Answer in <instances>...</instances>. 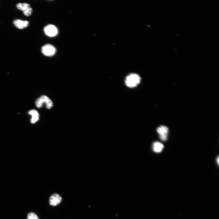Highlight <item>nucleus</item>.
<instances>
[{"label":"nucleus","instance_id":"nucleus-8","mask_svg":"<svg viewBox=\"0 0 219 219\" xmlns=\"http://www.w3.org/2000/svg\"><path fill=\"white\" fill-rule=\"evenodd\" d=\"M29 114L32 116L31 122L32 124L36 123L39 118V114L35 110H32L29 111Z\"/></svg>","mask_w":219,"mask_h":219},{"label":"nucleus","instance_id":"nucleus-4","mask_svg":"<svg viewBox=\"0 0 219 219\" xmlns=\"http://www.w3.org/2000/svg\"><path fill=\"white\" fill-rule=\"evenodd\" d=\"M45 34L50 37H53L58 34L57 28L54 25H49L46 26L44 28Z\"/></svg>","mask_w":219,"mask_h":219},{"label":"nucleus","instance_id":"nucleus-10","mask_svg":"<svg viewBox=\"0 0 219 219\" xmlns=\"http://www.w3.org/2000/svg\"><path fill=\"white\" fill-rule=\"evenodd\" d=\"M30 7V5L27 3H18L17 4V7L19 10L24 11Z\"/></svg>","mask_w":219,"mask_h":219},{"label":"nucleus","instance_id":"nucleus-1","mask_svg":"<svg viewBox=\"0 0 219 219\" xmlns=\"http://www.w3.org/2000/svg\"><path fill=\"white\" fill-rule=\"evenodd\" d=\"M141 78L136 73H131L126 78L125 83L126 85L129 88L136 87L140 83Z\"/></svg>","mask_w":219,"mask_h":219},{"label":"nucleus","instance_id":"nucleus-7","mask_svg":"<svg viewBox=\"0 0 219 219\" xmlns=\"http://www.w3.org/2000/svg\"><path fill=\"white\" fill-rule=\"evenodd\" d=\"M14 25L19 29H23L28 26L29 23L28 21H23L20 20H16L13 21Z\"/></svg>","mask_w":219,"mask_h":219},{"label":"nucleus","instance_id":"nucleus-13","mask_svg":"<svg viewBox=\"0 0 219 219\" xmlns=\"http://www.w3.org/2000/svg\"><path fill=\"white\" fill-rule=\"evenodd\" d=\"M217 162H217L218 164H219V157H218V156L217 158Z\"/></svg>","mask_w":219,"mask_h":219},{"label":"nucleus","instance_id":"nucleus-6","mask_svg":"<svg viewBox=\"0 0 219 219\" xmlns=\"http://www.w3.org/2000/svg\"><path fill=\"white\" fill-rule=\"evenodd\" d=\"M62 201V198L60 195L54 194L50 197L49 202L51 206H56L61 202Z\"/></svg>","mask_w":219,"mask_h":219},{"label":"nucleus","instance_id":"nucleus-3","mask_svg":"<svg viewBox=\"0 0 219 219\" xmlns=\"http://www.w3.org/2000/svg\"><path fill=\"white\" fill-rule=\"evenodd\" d=\"M41 51L46 56L52 57L55 54L56 50L52 45L47 44L44 45L42 48Z\"/></svg>","mask_w":219,"mask_h":219},{"label":"nucleus","instance_id":"nucleus-9","mask_svg":"<svg viewBox=\"0 0 219 219\" xmlns=\"http://www.w3.org/2000/svg\"><path fill=\"white\" fill-rule=\"evenodd\" d=\"M164 148V146L161 143L156 142L153 144L152 148L154 151L156 153L161 152Z\"/></svg>","mask_w":219,"mask_h":219},{"label":"nucleus","instance_id":"nucleus-12","mask_svg":"<svg viewBox=\"0 0 219 219\" xmlns=\"http://www.w3.org/2000/svg\"><path fill=\"white\" fill-rule=\"evenodd\" d=\"M32 9L31 7L27 8L26 10L23 11L24 15L26 16H29L32 13Z\"/></svg>","mask_w":219,"mask_h":219},{"label":"nucleus","instance_id":"nucleus-5","mask_svg":"<svg viewBox=\"0 0 219 219\" xmlns=\"http://www.w3.org/2000/svg\"><path fill=\"white\" fill-rule=\"evenodd\" d=\"M157 131L159 135L160 139L162 141H166L168 138L169 129L165 126H161L157 129Z\"/></svg>","mask_w":219,"mask_h":219},{"label":"nucleus","instance_id":"nucleus-2","mask_svg":"<svg viewBox=\"0 0 219 219\" xmlns=\"http://www.w3.org/2000/svg\"><path fill=\"white\" fill-rule=\"evenodd\" d=\"M44 103L46 104V108L50 109L53 106V102L49 98L45 95L41 97L36 102V105L37 108H39L43 106Z\"/></svg>","mask_w":219,"mask_h":219},{"label":"nucleus","instance_id":"nucleus-11","mask_svg":"<svg viewBox=\"0 0 219 219\" xmlns=\"http://www.w3.org/2000/svg\"><path fill=\"white\" fill-rule=\"evenodd\" d=\"M27 219H39L38 216L33 212H30L28 214Z\"/></svg>","mask_w":219,"mask_h":219}]
</instances>
